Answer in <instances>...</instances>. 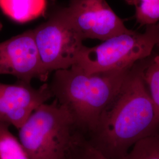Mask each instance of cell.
<instances>
[{"instance_id": "cell-1", "label": "cell", "mask_w": 159, "mask_h": 159, "mask_svg": "<svg viewBox=\"0 0 159 159\" xmlns=\"http://www.w3.org/2000/svg\"><path fill=\"white\" fill-rule=\"evenodd\" d=\"M148 59L131 69L87 140L109 159L123 158L136 143L159 133V120L143 79Z\"/></svg>"}, {"instance_id": "cell-2", "label": "cell", "mask_w": 159, "mask_h": 159, "mask_svg": "<svg viewBox=\"0 0 159 159\" xmlns=\"http://www.w3.org/2000/svg\"><path fill=\"white\" fill-rule=\"evenodd\" d=\"M87 74L79 65L54 72L48 84L52 97L71 115L84 135L94 130L131 69Z\"/></svg>"}, {"instance_id": "cell-3", "label": "cell", "mask_w": 159, "mask_h": 159, "mask_svg": "<svg viewBox=\"0 0 159 159\" xmlns=\"http://www.w3.org/2000/svg\"><path fill=\"white\" fill-rule=\"evenodd\" d=\"M18 131L30 159H64L83 134L56 100L37 108Z\"/></svg>"}, {"instance_id": "cell-4", "label": "cell", "mask_w": 159, "mask_h": 159, "mask_svg": "<svg viewBox=\"0 0 159 159\" xmlns=\"http://www.w3.org/2000/svg\"><path fill=\"white\" fill-rule=\"evenodd\" d=\"M156 48H159V23L142 33L128 30L99 45L85 46L75 64L87 74L130 69L150 57Z\"/></svg>"}, {"instance_id": "cell-5", "label": "cell", "mask_w": 159, "mask_h": 159, "mask_svg": "<svg viewBox=\"0 0 159 159\" xmlns=\"http://www.w3.org/2000/svg\"><path fill=\"white\" fill-rule=\"evenodd\" d=\"M33 31L43 68L48 75L74 66L85 47L84 39L68 21L61 8L52 12Z\"/></svg>"}, {"instance_id": "cell-6", "label": "cell", "mask_w": 159, "mask_h": 159, "mask_svg": "<svg viewBox=\"0 0 159 159\" xmlns=\"http://www.w3.org/2000/svg\"><path fill=\"white\" fill-rule=\"evenodd\" d=\"M61 10L84 40L103 41L129 30L106 0H70Z\"/></svg>"}, {"instance_id": "cell-7", "label": "cell", "mask_w": 159, "mask_h": 159, "mask_svg": "<svg viewBox=\"0 0 159 159\" xmlns=\"http://www.w3.org/2000/svg\"><path fill=\"white\" fill-rule=\"evenodd\" d=\"M2 74L29 84L34 79L47 80L48 75L43 68L33 30L0 43V75Z\"/></svg>"}, {"instance_id": "cell-8", "label": "cell", "mask_w": 159, "mask_h": 159, "mask_svg": "<svg viewBox=\"0 0 159 159\" xmlns=\"http://www.w3.org/2000/svg\"><path fill=\"white\" fill-rule=\"evenodd\" d=\"M52 97L48 84L34 88L31 84L0 83V121L18 130L31 114Z\"/></svg>"}, {"instance_id": "cell-9", "label": "cell", "mask_w": 159, "mask_h": 159, "mask_svg": "<svg viewBox=\"0 0 159 159\" xmlns=\"http://www.w3.org/2000/svg\"><path fill=\"white\" fill-rule=\"evenodd\" d=\"M46 0H0V7L14 20L24 23L41 15L46 9Z\"/></svg>"}, {"instance_id": "cell-10", "label": "cell", "mask_w": 159, "mask_h": 159, "mask_svg": "<svg viewBox=\"0 0 159 159\" xmlns=\"http://www.w3.org/2000/svg\"><path fill=\"white\" fill-rule=\"evenodd\" d=\"M9 125L0 121V159H30L19 139L10 130Z\"/></svg>"}, {"instance_id": "cell-11", "label": "cell", "mask_w": 159, "mask_h": 159, "mask_svg": "<svg viewBox=\"0 0 159 159\" xmlns=\"http://www.w3.org/2000/svg\"><path fill=\"white\" fill-rule=\"evenodd\" d=\"M135 8L137 21L141 26L159 23V0H125Z\"/></svg>"}, {"instance_id": "cell-12", "label": "cell", "mask_w": 159, "mask_h": 159, "mask_svg": "<svg viewBox=\"0 0 159 159\" xmlns=\"http://www.w3.org/2000/svg\"><path fill=\"white\" fill-rule=\"evenodd\" d=\"M143 79L159 120V55L148 59L143 71Z\"/></svg>"}, {"instance_id": "cell-13", "label": "cell", "mask_w": 159, "mask_h": 159, "mask_svg": "<svg viewBox=\"0 0 159 159\" xmlns=\"http://www.w3.org/2000/svg\"><path fill=\"white\" fill-rule=\"evenodd\" d=\"M121 159H159V133L136 143Z\"/></svg>"}, {"instance_id": "cell-14", "label": "cell", "mask_w": 159, "mask_h": 159, "mask_svg": "<svg viewBox=\"0 0 159 159\" xmlns=\"http://www.w3.org/2000/svg\"><path fill=\"white\" fill-rule=\"evenodd\" d=\"M70 159H109L82 136L75 143L67 155Z\"/></svg>"}, {"instance_id": "cell-15", "label": "cell", "mask_w": 159, "mask_h": 159, "mask_svg": "<svg viewBox=\"0 0 159 159\" xmlns=\"http://www.w3.org/2000/svg\"><path fill=\"white\" fill-rule=\"evenodd\" d=\"M2 24L1 23V21H0V30H1L2 29Z\"/></svg>"}, {"instance_id": "cell-16", "label": "cell", "mask_w": 159, "mask_h": 159, "mask_svg": "<svg viewBox=\"0 0 159 159\" xmlns=\"http://www.w3.org/2000/svg\"><path fill=\"white\" fill-rule=\"evenodd\" d=\"M69 159V158H68V157H66V159Z\"/></svg>"}]
</instances>
